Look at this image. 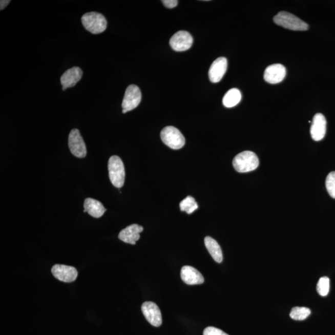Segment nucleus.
<instances>
[{"label":"nucleus","instance_id":"1","mask_svg":"<svg viewBox=\"0 0 335 335\" xmlns=\"http://www.w3.org/2000/svg\"><path fill=\"white\" fill-rule=\"evenodd\" d=\"M233 166L235 170L239 173L254 171L259 166V159L254 152H241L234 158Z\"/></svg>","mask_w":335,"mask_h":335},{"label":"nucleus","instance_id":"2","mask_svg":"<svg viewBox=\"0 0 335 335\" xmlns=\"http://www.w3.org/2000/svg\"><path fill=\"white\" fill-rule=\"evenodd\" d=\"M273 20L276 25L290 30L304 31L308 30V25L306 23L286 11L279 12L274 17Z\"/></svg>","mask_w":335,"mask_h":335},{"label":"nucleus","instance_id":"3","mask_svg":"<svg viewBox=\"0 0 335 335\" xmlns=\"http://www.w3.org/2000/svg\"><path fill=\"white\" fill-rule=\"evenodd\" d=\"M109 176L113 186L117 188L123 186L125 181L124 163L118 156H112L108 161Z\"/></svg>","mask_w":335,"mask_h":335},{"label":"nucleus","instance_id":"4","mask_svg":"<svg viewBox=\"0 0 335 335\" xmlns=\"http://www.w3.org/2000/svg\"><path fill=\"white\" fill-rule=\"evenodd\" d=\"M81 22L85 29L93 34L103 32L107 28L108 23L102 14L90 12L81 17Z\"/></svg>","mask_w":335,"mask_h":335},{"label":"nucleus","instance_id":"5","mask_svg":"<svg viewBox=\"0 0 335 335\" xmlns=\"http://www.w3.org/2000/svg\"><path fill=\"white\" fill-rule=\"evenodd\" d=\"M161 139L166 145L174 150L183 148L185 145L184 137L177 128L167 126L161 132Z\"/></svg>","mask_w":335,"mask_h":335},{"label":"nucleus","instance_id":"6","mask_svg":"<svg viewBox=\"0 0 335 335\" xmlns=\"http://www.w3.org/2000/svg\"><path fill=\"white\" fill-rule=\"evenodd\" d=\"M141 99H142V93L140 88L135 85L129 86L125 90L122 101V113L125 114L134 110L139 105Z\"/></svg>","mask_w":335,"mask_h":335},{"label":"nucleus","instance_id":"7","mask_svg":"<svg viewBox=\"0 0 335 335\" xmlns=\"http://www.w3.org/2000/svg\"><path fill=\"white\" fill-rule=\"evenodd\" d=\"M69 146L72 154L76 157L82 158L86 157L87 146L78 129H73L70 132Z\"/></svg>","mask_w":335,"mask_h":335},{"label":"nucleus","instance_id":"8","mask_svg":"<svg viewBox=\"0 0 335 335\" xmlns=\"http://www.w3.org/2000/svg\"><path fill=\"white\" fill-rule=\"evenodd\" d=\"M193 38L189 32L180 31L176 32L170 40L171 48L175 51L183 52L192 48Z\"/></svg>","mask_w":335,"mask_h":335},{"label":"nucleus","instance_id":"9","mask_svg":"<svg viewBox=\"0 0 335 335\" xmlns=\"http://www.w3.org/2000/svg\"><path fill=\"white\" fill-rule=\"evenodd\" d=\"M51 271L56 279L64 283H72L78 276V271L75 267L64 264H55L52 267Z\"/></svg>","mask_w":335,"mask_h":335},{"label":"nucleus","instance_id":"10","mask_svg":"<svg viewBox=\"0 0 335 335\" xmlns=\"http://www.w3.org/2000/svg\"><path fill=\"white\" fill-rule=\"evenodd\" d=\"M142 311L148 321L155 327H160L162 323L161 311L157 305L152 302H145L142 305Z\"/></svg>","mask_w":335,"mask_h":335},{"label":"nucleus","instance_id":"11","mask_svg":"<svg viewBox=\"0 0 335 335\" xmlns=\"http://www.w3.org/2000/svg\"><path fill=\"white\" fill-rule=\"evenodd\" d=\"M286 75V67L282 64H276L267 67L264 71V79L270 84H277L283 81Z\"/></svg>","mask_w":335,"mask_h":335},{"label":"nucleus","instance_id":"12","mask_svg":"<svg viewBox=\"0 0 335 335\" xmlns=\"http://www.w3.org/2000/svg\"><path fill=\"white\" fill-rule=\"evenodd\" d=\"M228 62L227 58L221 57L212 64L208 71V77L213 83H218L222 80L227 72Z\"/></svg>","mask_w":335,"mask_h":335},{"label":"nucleus","instance_id":"13","mask_svg":"<svg viewBox=\"0 0 335 335\" xmlns=\"http://www.w3.org/2000/svg\"><path fill=\"white\" fill-rule=\"evenodd\" d=\"M327 132V120L321 113L314 116L310 128L311 138L315 141L322 140Z\"/></svg>","mask_w":335,"mask_h":335},{"label":"nucleus","instance_id":"14","mask_svg":"<svg viewBox=\"0 0 335 335\" xmlns=\"http://www.w3.org/2000/svg\"><path fill=\"white\" fill-rule=\"evenodd\" d=\"M82 76H83V71L78 67H72V69L67 70L60 78L63 90L75 86L76 83L81 80Z\"/></svg>","mask_w":335,"mask_h":335},{"label":"nucleus","instance_id":"15","mask_svg":"<svg viewBox=\"0 0 335 335\" xmlns=\"http://www.w3.org/2000/svg\"><path fill=\"white\" fill-rule=\"evenodd\" d=\"M143 231L142 226L132 224L120 231L118 237L122 242L136 245L137 241L140 239V233Z\"/></svg>","mask_w":335,"mask_h":335},{"label":"nucleus","instance_id":"16","mask_svg":"<svg viewBox=\"0 0 335 335\" xmlns=\"http://www.w3.org/2000/svg\"><path fill=\"white\" fill-rule=\"evenodd\" d=\"M181 278L188 285L201 284L204 282V278L201 273L195 267L190 266L182 267Z\"/></svg>","mask_w":335,"mask_h":335},{"label":"nucleus","instance_id":"17","mask_svg":"<svg viewBox=\"0 0 335 335\" xmlns=\"http://www.w3.org/2000/svg\"><path fill=\"white\" fill-rule=\"evenodd\" d=\"M106 211H107V210H106L103 205L97 200L92 198L85 199L84 213H87L89 215L95 217V218H99V217L103 216Z\"/></svg>","mask_w":335,"mask_h":335},{"label":"nucleus","instance_id":"18","mask_svg":"<svg viewBox=\"0 0 335 335\" xmlns=\"http://www.w3.org/2000/svg\"><path fill=\"white\" fill-rule=\"evenodd\" d=\"M205 247L210 252L212 258L216 262L220 263L223 261V254L221 248L217 241L211 237H206L204 239Z\"/></svg>","mask_w":335,"mask_h":335},{"label":"nucleus","instance_id":"19","mask_svg":"<svg viewBox=\"0 0 335 335\" xmlns=\"http://www.w3.org/2000/svg\"><path fill=\"white\" fill-rule=\"evenodd\" d=\"M241 99H242V94L240 91L237 88H232L223 96V104L226 108H233L239 103Z\"/></svg>","mask_w":335,"mask_h":335},{"label":"nucleus","instance_id":"20","mask_svg":"<svg viewBox=\"0 0 335 335\" xmlns=\"http://www.w3.org/2000/svg\"><path fill=\"white\" fill-rule=\"evenodd\" d=\"M311 310L310 308L304 307H295L292 308L290 312V317L293 320H304L306 319L310 315Z\"/></svg>","mask_w":335,"mask_h":335},{"label":"nucleus","instance_id":"21","mask_svg":"<svg viewBox=\"0 0 335 335\" xmlns=\"http://www.w3.org/2000/svg\"><path fill=\"white\" fill-rule=\"evenodd\" d=\"M180 207L181 211H184L187 214H191L198 210V205L195 198L192 196H187L180 202Z\"/></svg>","mask_w":335,"mask_h":335},{"label":"nucleus","instance_id":"22","mask_svg":"<svg viewBox=\"0 0 335 335\" xmlns=\"http://www.w3.org/2000/svg\"><path fill=\"white\" fill-rule=\"evenodd\" d=\"M317 290L320 296H327L330 290V279L328 277L320 278L317 283Z\"/></svg>","mask_w":335,"mask_h":335},{"label":"nucleus","instance_id":"23","mask_svg":"<svg viewBox=\"0 0 335 335\" xmlns=\"http://www.w3.org/2000/svg\"><path fill=\"white\" fill-rule=\"evenodd\" d=\"M325 184L329 195L332 198L335 199V172L329 173Z\"/></svg>","mask_w":335,"mask_h":335},{"label":"nucleus","instance_id":"24","mask_svg":"<svg viewBox=\"0 0 335 335\" xmlns=\"http://www.w3.org/2000/svg\"><path fill=\"white\" fill-rule=\"evenodd\" d=\"M203 335H228L219 328L213 327H208L205 328Z\"/></svg>","mask_w":335,"mask_h":335},{"label":"nucleus","instance_id":"25","mask_svg":"<svg viewBox=\"0 0 335 335\" xmlns=\"http://www.w3.org/2000/svg\"><path fill=\"white\" fill-rule=\"evenodd\" d=\"M162 3L164 7L168 8H173L178 5V2L176 0H163Z\"/></svg>","mask_w":335,"mask_h":335},{"label":"nucleus","instance_id":"26","mask_svg":"<svg viewBox=\"0 0 335 335\" xmlns=\"http://www.w3.org/2000/svg\"><path fill=\"white\" fill-rule=\"evenodd\" d=\"M10 2V1H7V0H2V1L0 2V10H4Z\"/></svg>","mask_w":335,"mask_h":335}]
</instances>
